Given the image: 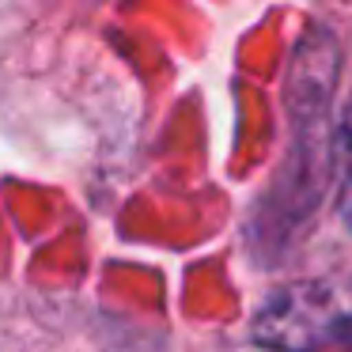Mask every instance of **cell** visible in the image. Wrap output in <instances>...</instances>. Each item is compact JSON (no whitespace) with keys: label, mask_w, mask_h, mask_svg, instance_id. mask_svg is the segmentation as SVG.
<instances>
[{"label":"cell","mask_w":352,"mask_h":352,"mask_svg":"<svg viewBox=\"0 0 352 352\" xmlns=\"http://www.w3.org/2000/svg\"><path fill=\"white\" fill-rule=\"evenodd\" d=\"M337 190H341V212L352 228V102L344 110L341 133H337Z\"/></svg>","instance_id":"obj_2"},{"label":"cell","mask_w":352,"mask_h":352,"mask_svg":"<svg viewBox=\"0 0 352 352\" xmlns=\"http://www.w3.org/2000/svg\"><path fill=\"white\" fill-rule=\"evenodd\" d=\"M261 344L288 352H322L333 337V311L318 288H288L265 303L254 326Z\"/></svg>","instance_id":"obj_1"}]
</instances>
